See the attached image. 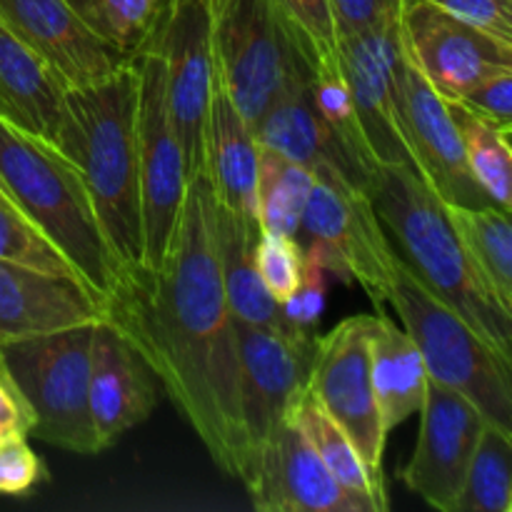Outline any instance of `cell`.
<instances>
[{"label":"cell","mask_w":512,"mask_h":512,"mask_svg":"<svg viewBox=\"0 0 512 512\" xmlns=\"http://www.w3.org/2000/svg\"><path fill=\"white\" fill-rule=\"evenodd\" d=\"M258 165L253 128L215 75L203 138V173L213 198L258 220Z\"/></svg>","instance_id":"7402d4cb"},{"label":"cell","mask_w":512,"mask_h":512,"mask_svg":"<svg viewBox=\"0 0 512 512\" xmlns=\"http://www.w3.org/2000/svg\"><path fill=\"white\" fill-rule=\"evenodd\" d=\"M105 320L128 335L213 463L235 480L248 470L240 415L238 345L213 238V190L205 173L185 188L178 228L155 268L120 270Z\"/></svg>","instance_id":"6da1fadb"},{"label":"cell","mask_w":512,"mask_h":512,"mask_svg":"<svg viewBox=\"0 0 512 512\" xmlns=\"http://www.w3.org/2000/svg\"><path fill=\"white\" fill-rule=\"evenodd\" d=\"M403 48L443 98L455 100L500 70H512V40L488 33L428 0H405Z\"/></svg>","instance_id":"5bb4252c"},{"label":"cell","mask_w":512,"mask_h":512,"mask_svg":"<svg viewBox=\"0 0 512 512\" xmlns=\"http://www.w3.org/2000/svg\"><path fill=\"white\" fill-rule=\"evenodd\" d=\"M512 510V433L485 423L455 512Z\"/></svg>","instance_id":"f546056e"},{"label":"cell","mask_w":512,"mask_h":512,"mask_svg":"<svg viewBox=\"0 0 512 512\" xmlns=\"http://www.w3.org/2000/svg\"><path fill=\"white\" fill-rule=\"evenodd\" d=\"M295 423L310 440L315 453L325 463V468L335 475L343 490L353 495L365 512H385L390 508L388 490H385V475L375 473L360 458L353 440L345 435V430L328 415V410L315 400L308 388L295 398L290 408Z\"/></svg>","instance_id":"484cf974"},{"label":"cell","mask_w":512,"mask_h":512,"mask_svg":"<svg viewBox=\"0 0 512 512\" xmlns=\"http://www.w3.org/2000/svg\"><path fill=\"white\" fill-rule=\"evenodd\" d=\"M208 8L215 75L253 128L313 65L275 0H208Z\"/></svg>","instance_id":"52a82bcc"},{"label":"cell","mask_w":512,"mask_h":512,"mask_svg":"<svg viewBox=\"0 0 512 512\" xmlns=\"http://www.w3.org/2000/svg\"><path fill=\"white\" fill-rule=\"evenodd\" d=\"M390 308L423 355L430 380L463 393L490 425L512 433V358L435 298L400 260Z\"/></svg>","instance_id":"5b68a950"},{"label":"cell","mask_w":512,"mask_h":512,"mask_svg":"<svg viewBox=\"0 0 512 512\" xmlns=\"http://www.w3.org/2000/svg\"><path fill=\"white\" fill-rule=\"evenodd\" d=\"M418 413V443L400 478L430 508L455 512L475 445L488 420L463 393L430 378Z\"/></svg>","instance_id":"9a60e30c"},{"label":"cell","mask_w":512,"mask_h":512,"mask_svg":"<svg viewBox=\"0 0 512 512\" xmlns=\"http://www.w3.org/2000/svg\"><path fill=\"white\" fill-rule=\"evenodd\" d=\"M308 53L310 65L338 55V35L333 28L328 0H275Z\"/></svg>","instance_id":"e575fe53"},{"label":"cell","mask_w":512,"mask_h":512,"mask_svg":"<svg viewBox=\"0 0 512 512\" xmlns=\"http://www.w3.org/2000/svg\"><path fill=\"white\" fill-rule=\"evenodd\" d=\"M325 278H328V273H325L320 265L310 263V260L305 258L303 278H300L295 293L283 303L285 318H288L295 328L310 330V333H313V328L318 325L325 308Z\"/></svg>","instance_id":"f35d334b"},{"label":"cell","mask_w":512,"mask_h":512,"mask_svg":"<svg viewBox=\"0 0 512 512\" xmlns=\"http://www.w3.org/2000/svg\"><path fill=\"white\" fill-rule=\"evenodd\" d=\"M253 135L260 148L273 150L293 163L303 165L310 173L318 168L338 170L343 178L368 193L373 178L365 175L350 160L343 145L335 140L333 130L325 125L313 100V68L308 75L295 80L263 115L253 123Z\"/></svg>","instance_id":"44dd1931"},{"label":"cell","mask_w":512,"mask_h":512,"mask_svg":"<svg viewBox=\"0 0 512 512\" xmlns=\"http://www.w3.org/2000/svg\"><path fill=\"white\" fill-rule=\"evenodd\" d=\"M243 485L260 512H365L325 468L290 413L253 455Z\"/></svg>","instance_id":"2e32d148"},{"label":"cell","mask_w":512,"mask_h":512,"mask_svg":"<svg viewBox=\"0 0 512 512\" xmlns=\"http://www.w3.org/2000/svg\"><path fill=\"white\" fill-rule=\"evenodd\" d=\"M213 238L218 253L220 280L235 323L260 328H288L283 305L265 290L255 265L260 223L213 198Z\"/></svg>","instance_id":"603a6c76"},{"label":"cell","mask_w":512,"mask_h":512,"mask_svg":"<svg viewBox=\"0 0 512 512\" xmlns=\"http://www.w3.org/2000/svg\"><path fill=\"white\" fill-rule=\"evenodd\" d=\"M30 430H33V413L0 358V438H10V435L30 438Z\"/></svg>","instance_id":"60d3db41"},{"label":"cell","mask_w":512,"mask_h":512,"mask_svg":"<svg viewBox=\"0 0 512 512\" xmlns=\"http://www.w3.org/2000/svg\"><path fill=\"white\" fill-rule=\"evenodd\" d=\"M0 260L43 270V273L80 278L78 268L70 263L68 255L38 225L30 223L18 210L3 208V205H0Z\"/></svg>","instance_id":"d6a6232c"},{"label":"cell","mask_w":512,"mask_h":512,"mask_svg":"<svg viewBox=\"0 0 512 512\" xmlns=\"http://www.w3.org/2000/svg\"><path fill=\"white\" fill-rule=\"evenodd\" d=\"M0 180L20 213L38 225L68 255L80 278L105 298L120 268L73 163L53 143L0 118Z\"/></svg>","instance_id":"277c9868"},{"label":"cell","mask_w":512,"mask_h":512,"mask_svg":"<svg viewBox=\"0 0 512 512\" xmlns=\"http://www.w3.org/2000/svg\"><path fill=\"white\" fill-rule=\"evenodd\" d=\"M313 100L318 113L323 115L325 125L333 130L335 140L343 145L350 160L365 175L375 178L378 165L373 163L368 145H365L363 130H360L358 115H355L353 100H350L348 93V83H345L343 70H340L338 55L330 60L313 63Z\"/></svg>","instance_id":"4dcf8cb0"},{"label":"cell","mask_w":512,"mask_h":512,"mask_svg":"<svg viewBox=\"0 0 512 512\" xmlns=\"http://www.w3.org/2000/svg\"><path fill=\"white\" fill-rule=\"evenodd\" d=\"M143 48L163 60L170 115L183 148L185 170L193 178L203 173L205 120L215 80L208 0H165Z\"/></svg>","instance_id":"30bf717a"},{"label":"cell","mask_w":512,"mask_h":512,"mask_svg":"<svg viewBox=\"0 0 512 512\" xmlns=\"http://www.w3.org/2000/svg\"><path fill=\"white\" fill-rule=\"evenodd\" d=\"M405 0H328L338 38L363 33L400 18Z\"/></svg>","instance_id":"8d00e7d4"},{"label":"cell","mask_w":512,"mask_h":512,"mask_svg":"<svg viewBox=\"0 0 512 512\" xmlns=\"http://www.w3.org/2000/svg\"><path fill=\"white\" fill-rule=\"evenodd\" d=\"M315 185L300 220L298 243L310 263L345 285H360L383 313L400 255L368 193L333 168L313 170Z\"/></svg>","instance_id":"ba28073f"},{"label":"cell","mask_w":512,"mask_h":512,"mask_svg":"<svg viewBox=\"0 0 512 512\" xmlns=\"http://www.w3.org/2000/svg\"><path fill=\"white\" fill-rule=\"evenodd\" d=\"M103 318L105 298L85 280L0 260V343Z\"/></svg>","instance_id":"ffe728a7"},{"label":"cell","mask_w":512,"mask_h":512,"mask_svg":"<svg viewBox=\"0 0 512 512\" xmlns=\"http://www.w3.org/2000/svg\"><path fill=\"white\" fill-rule=\"evenodd\" d=\"M95 323L3 340L0 358L33 413L30 435L78 455L103 453L88 405Z\"/></svg>","instance_id":"8992f818"},{"label":"cell","mask_w":512,"mask_h":512,"mask_svg":"<svg viewBox=\"0 0 512 512\" xmlns=\"http://www.w3.org/2000/svg\"><path fill=\"white\" fill-rule=\"evenodd\" d=\"M450 103V100H448ZM465 148V163L478 188L495 208L510 213L512 205V148L510 125L493 123L483 115L470 113L458 103H450Z\"/></svg>","instance_id":"83f0119b"},{"label":"cell","mask_w":512,"mask_h":512,"mask_svg":"<svg viewBox=\"0 0 512 512\" xmlns=\"http://www.w3.org/2000/svg\"><path fill=\"white\" fill-rule=\"evenodd\" d=\"M470 113L483 115V118L493 120V123L510 125L512 128V70H500V73L488 75L473 88L465 90L460 98L450 100Z\"/></svg>","instance_id":"74e56055"},{"label":"cell","mask_w":512,"mask_h":512,"mask_svg":"<svg viewBox=\"0 0 512 512\" xmlns=\"http://www.w3.org/2000/svg\"><path fill=\"white\" fill-rule=\"evenodd\" d=\"M0 205H3V208H10V210H18V205H15V200L10 198V193H8V188L3 185V180H0Z\"/></svg>","instance_id":"b9f144b4"},{"label":"cell","mask_w":512,"mask_h":512,"mask_svg":"<svg viewBox=\"0 0 512 512\" xmlns=\"http://www.w3.org/2000/svg\"><path fill=\"white\" fill-rule=\"evenodd\" d=\"M138 68L123 60L108 78L65 90L53 145L73 163L120 270L143 263L138 178Z\"/></svg>","instance_id":"7a4b0ae2"},{"label":"cell","mask_w":512,"mask_h":512,"mask_svg":"<svg viewBox=\"0 0 512 512\" xmlns=\"http://www.w3.org/2000/svg\"><path fill=\"white\" fill-rule=\"evenodd\" d=\"M370 325L373 315H353L315 338L308 390L353 440L365 465L383 473L388 430L370 378Z\"/></svg>","instance_id":"7c38bea8"},{"label":"cell","mask_w":512,"mask_h":512,"mask_svg":"<svg viewBox=\"0 0 512 512\" xmlns=\"http://www.w3.org/2000/svg\"><path fill=\"white\" fill-rule=\"evenodd\" d=\"M45 480V463L33 453L25 435L0 438V495L23 498Z\"/></svg>","instance_id":"d590c367"},{"label":"cell","mask_w":512,"mask_h":512,"mask_svg":"<svg viewBox=\"0 0 512 512\" xmlns=\"http://www.w3.org/2000/svg\"><path fill=\"white\" fill-rule=\"evenodd\" d=\"M448 218L458 233L460 243L468 250L473 263L488 280L495 298L512 313V225L510 213L483 205L463 208L448 205Z\"/></svg>","instance_id":"4316f807"},{"label":"cell","mask_w":512,"mask_h":512,"mask_svg":"<svg viewBox=\"0 0 512 512\" xmlns=\"http://www.w3.org/2000/svg\"><path fill=\"white\" fill-rule=\"evenodd\" d=\"M393 110L400 140L415 173L445 205H493L470 175L463 138L448 98H443L415 68L405 48L393 78Z\"/></svg>","instance_id":"8fae6325"},{"label":"cell","mask_w":512,"mask_h":512,"mask_svg":"<svg viewBox=\"0 0 512 512\" xmlns=\"http://www.w3.org/2000/svg\"><path fill=\"white\" fill-rule=\"evenodd\" d=\"M255 265H258L265 290L283 305L303 278L305 255L295 238L260 230L258 245H255Z\"/></svg>","instance_id":"836d02e7"},{"label":"cell","mask_w":512,"mask_h":512,"mask_svg":"<svg viewBox=\"0 0 512 512\" xmlns=\"http://www.w3.org/2000/svg\"><path fill=\"white\" fill-rule=\"evenodd\" d=\"M488 33L512 40V0H428Z\"/></svg>","instance_id":"ab89813d"},{"label":"cell","mask_w":512,"mask_h":512,"mask_svg":"<svg viewBox=\"0 0 512 512\" xmlns=\"http://www.w3.org/2000/svg\"><path fill=\"white\" fill-rule=\"evenodd\" d=\"M70 3L120 58L130 60L145 45L165 0H70Z\"/></svg>","instance_id":"1f68e13d"},{"label":"cell","mask_w":512,"mask_h":512,"mask_svg":"<svg viewBox=\"0 0 512 512\" xmlns=\"http://www.w3.org/2000/svg\"><path fill=\"white\" fill-rule=\"evenodd\" d=\"M63 103L60 80L0 20V118L53 143Z\"/></svg>","instance_id":"cb8c5ba5"},{"label":"cell","mask_w":512,"mask_h":512,"mask_svg":"<svg viewBox=\"0 0 512 512\" xmlns=\"http://www.w3.org/2000/svg\"><path fill=\"white\" fill-rule=\"evenodd\" d=\"M138 68V178L143 215V263L155 268L163 260L183 210L188 170L178 130L170 115L165 68L158 53L143 48L133 55Z\"/></svg>","instance_id":"9c48e42d"},{"label":"cell","mask_w":512,"mask_h":512,"mask_svg":"<svg viewBox=\"0 0 512 512\" xmlns=\"http://www.w3.org/2000/svg\"><path fill=\"white\" fill-rule=\"evenodd\" d=\"M403 55L400 18L363 33L338 38V63L363 130L370 158L378 168L413 165L400 140L393 110V78Z\"/></svg>","instance_id":"e0dca14e"},{"label":"cell","mask_w":512,"mask_h":512,"mask_svg":"<svg viewBox=\"0 0 512 512\" xmlns=\"http://www.w3.org/2000/svg\"><path fill=\"white\" fill-rule=\"evenodd\" d=\"M370 378L390 435L423 405L428 370L415 340L383 313L373 315L370 325Z\"/></svg>","instance_id":"d4e9b609"},{"label":"cell","mask_w":512,"mask_h":512,"mask_svg":"<svg viewBox=\"0 0 512 512\" xmlns=\"http://www.w3.org/2000/svg\"><path fill=\"white\" fill-rule=\"evenodd\" d=\"M368 198L410 273L512 358V313L500 305L460 243L448 205L425 185L413 165L378 168Z\"/></svg>","instance_id":"3957f363"},{"label":"cell","mask_w":512,"mask_h":512,"mask_svg":"<svg viewBox=\"0 0 512 512\" xmlns=\"http://www.w3.org/2000/svg\"><path fill=\"white\" fill-rule=\"evenodd\" d=\"M0 20L48 65L65 90L98 83L125 60L70 0H0Z\"/></svg>","instance_id":"ac0fdd59"},{"label":"cell","mask_w":512,"mask_h":512,"mask_svg":"<svg viewBox=\"0 0 512 512\" xmlns=\"http://www.w3.org/2000/svg\"><path fill=\"white\" fill-rule=\"evenodd\" d=\"M160 380L148 360L110 320H98L90 348L88 405L95 433L110 448L158 405Z\"/></svg>","instance_id":"d6986e66"},{"label":"cell","mask_w":512,"mask_h":512,"mask_svg":"<svg viewBox=\"0 0 512 512\" xmlns=\"http://www.w3.org/2000/svg\"><path fill=\"white\" fill-rule=\"evenodd\" d=\"M315 175L303 165L260 148L258 223L263 233L298 238L305 205L313 193Z\"/></svg>","instance_id":"f1b7e54d"},{"label":"cell","mask_w":512,"mask_h":512,"mask_svg":"<svg viewBox=\"0 0 512 512\" xmlns=\"http://www.w3.org/2000/svg\"><path fill=\"white\" fill-rule=\"evenodd\" d=\"M235 345H238L240 415H243L250 465L270 430L290 413L295 398L308 388L315 335L295 325L260 328V325L235 323Z\"/></svg>","instance_id":"4fadbf2b"}]
</instances>
